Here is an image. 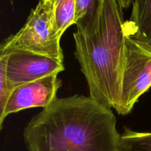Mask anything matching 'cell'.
Masks as SVG:
<instances>
[{"label":"cell","instance_id":"6da1fadb","mask_svg":"<svg viewBox=\"0 0 151 151\" xmlns=\"http://www.w3.org/2000/svg\"><path fill=\"white\" fill-rule=\"evenodd\" d=\"M116 116L90 96L58 98L24 130L28 151H120Z\"/></svg>","mask_w":151,"mask_h":151},{"label":"cell","instance_id":"7a4b0ae2","mask_svg":"<svg viewBox=\"0 0 151 151\" xmlns=\"http://www.w3.org/2000/svg\"><path fill=\"white\" fill-rule=\"evenodd\" d=\"M125 21L117 0H103L97 24L73 33L75 58L89 96L108 109H116L125 61Z\"/></svg>","mask_w":151,"mask_h":151},{"label":"cell","instance_id":"3957f363","mask_svg":"<svg viewBox=\"0 0 151 151\" xmlns=\"http://www.w3.org/2000/svg\"><path fill=\"white\" fill-rule=\"evenodd\" d=\"M60 38L56 29L51 2L39 0L22 29L3 41L0 53L12 50H26L63 63Z\"/></svg>","mask_w":151,"mask_h":151},{"label":"cell","instance_id":"277c9868","mask_svg":"<svg viewBox=\"0 0 151 151\" xmlns=\"http://www.w3.org/2000/svg\"><path fill=\"white\" fill-rule=\"evenodd\" d=\"M151 87V50L125 35V61L122 73L118 114L131 113L134 105Z\"/></svg>","mask_w":151,"mask_h":151},{"label":"cell","instance_id":"5b68a950","mask_svg":"<svg viewBox=\"0 0 151 151\" xmlns=\"http://www.w3.org/2000/svg\"><path fill=\"white\" fill-rule=\"evenodd\" d=\"M9 55L6 66V78L9 89L52 75H58L65 69L63 63L51 58L22 50L1 52Z\"/></svg>","mask_w":151,"mask_h":151},{"label":"cell","instance_id":"8992f818","mask_svg":"<svg viewBox=\"0 0 151 151\" xmlns=\"http://www.w3.org/2000/svg\"><path fill=\"white\" fill-rule=\"evenodd\" d=\"M61 85V80L58 78V75H52L15 88L10 94L3 118L0 121L1 128L4 119L10 114L30 108L47 107L57 97L56 94Z\"/></svg>","mask_w":151,"mask_h":151},{"label":"cell","instance_id":"52a82bcc","mask_svg":"<svg viewBox=\"0 0 151 151\" xmlns=\"http://www.w3.org/2000/svg\"><path fill=\"white\" fill-rule=\"evenodd\" d=\"M132 14L124 24L125 35L151 50V0H133Z\"/></svg>","mask_w":151,"mask_h":151},{"label":"cell","instance_id":"ba28073f","mask_svg":"<svg viewBox=\"0 0 151 151\" xmlns=\"http://www.w3.org/2000/svg\"><path fill=\"white\" fill-rule=\"evenodd\" d=\"M103 0H76L75 23L78 30L91 29L97 24Z\"/></svg>","mask_w":151,"mask_h":151},{"label":"cell","instance_id":"9c48e42d","mask_svg":"<svg viewBox=\"0 0 151 151\" xmlns=\"http://www.w3.org/2000/svg\"><path fill=\"white\" fill-rule=\"evenodd\" d=\"M52 7L56 29L60 37L75 23L76 0H49Z\"/></svg>","mask_w":151,"mask_h":151},{"label":"cell","instance_id":"30bf717a","mask_svg":"<svg viewBox=\"0 0 151 151\" xmlns=\"http://www.w3.org/2000/svg\"><path fill=\"white\" fill-rule=\"evenodd\" d=\"M120 151H151V132H137L128 128L120 135Z\"/></svg>","mask_w":151,"mask_h":151},{"label":"cell","instance_id":"8fae6325","mask_svg":"<svg viewBox=\"0 0 151 151\" xmlns=\"http://www.w3.org/2000/svg\"><path fill=\"white\" fill-rule=\"evenodd\" d=\"M9 55L0 54V121L2 119L6 105L12 91L9 89L6 78V66Z\"/></svg>","mask_w":151,"mask_h":151},{"label":"cell","instance_id":"7c38bea8","mask_svg":"<svg viewBox=\"0 0 151 151\" xmlns=\"http://www.w3.org/2000/svg\"><path fill=\"white\" fill-rule=\"evenodd\" d=\"M117 1L122 8H128L132 4L133 0H117Z\"/></svg>","mask_w":151,"mask_h":151}]
</instances>
